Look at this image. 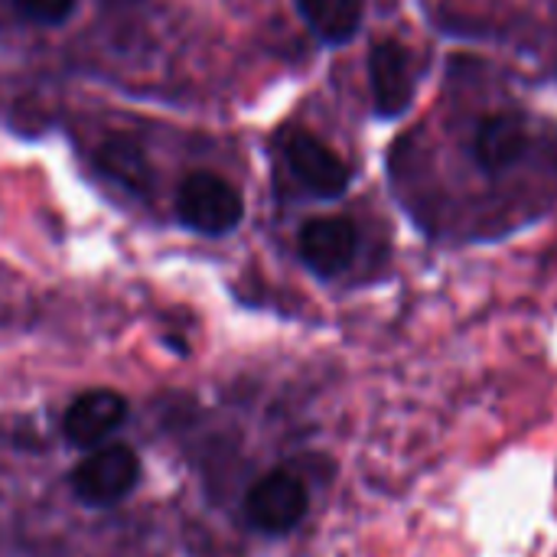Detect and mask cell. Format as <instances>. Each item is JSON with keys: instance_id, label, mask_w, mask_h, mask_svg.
Listing matches in <instances>:
<instances>
[{"instance_id": "6da1fadb", "label": "cell", "mask_w": 557, "mask_h": 557, "mask_svg": "<svg viewBox=\"0 0 557 557\" xmlns=\"http://www.w3.org/2000/svg\"><path fill=\"white\" fill-rule=\"evenodd\" d=\"M176 219L196 235L222 238L242 225L245 199L225 176L212 170H193L176 189Z\"/></svg>"}, {"instance_id": "7a4b0ae2", "label": "cell", "mask_w": 557, "mask_h": 557, "mask_svg": "<svg viewBox=\"0 0 557 557\" xmlns=\"http://www.w3.org/2000/svg\"><path fill=\"white\" fill-rule=\"evenodd\" d=\"M140 480V457L127 444H104L72 470V493L91 509H108L134 493Z\"/></svg>"}, {"instance_id": "3957f363", "label": "cell", "mask_w": 557, "mask_h": 557, "mask_svg": "<svg viewBox=\"0 0 557 557\" xmlns=\"http://www.w3.org/2000/svg\"><path fill=\"white\" fill-rule=\"evenodd\" d=\"M307 509H310V490L290 470L264 473L251 486V493L245 499L248 522L258 532H264V535H287V532H294L307 519Z\"/></svg>"}, {"instance_id": "277c9868", "label": "cell", "mask_w": 557, "mask_h": 557, "mask_svg": "<svg viewBox=\"0 0 557 557\" xmlns=\"http://www.w3.org/2000/svg\"><path fill=\"white\" fill-rule=\"evenodd\" d=\"M284 160L300 186L320 199H339L349 189V166L343 163V157L307 131L287 134Z\"/></svg>"}, {"instance_id": "5b68a950", "label": "cell", "mask_w": 557, "mask_h": 557, "mask_svg": "<svg viewBox=\"0 0 557 557\" xmlns=\"http://www.w3.org/2000/svg\"><path fill=\"white\" fill-rule=\"evenodd\" d=\"M369 85L379 117H398L414 101L411 55L398 39H382L369 52Z\"/></svg>"}, {"instance_id": "8992f818", "label": "cell", "mask_w": 557, "mask_h": 557, "mask_svg": "<svg viewBox=\"0 0 557 557\" xmlns=\"http://www.w3.org/2000/svg\"><path fill=\"white\" fill-rule=\"evenodd\" d=\"M359 248V232L343 215L310 219L300 228V258L317 277H336L343 274Z\"/></svg>"}, {"instance_id": "52a82bcc", "label": "cell", "mask_w": 557, "mask_h": 557, "mask_svg": "<svg viewBox=\"0 0 557 557\" xmlns=\"http://www.w3.org/2000/svg\"><path fill=\"white\" fill-rule=\"evenodd\" d=\"M124 418H127L124 395L111 388H88L69 405L62 431L75 447H101L124 424Z\"/></svg>"}, {"instance_id": "ba28073f", "label": "cell", "mask_w": 557, "mask_h": 557, "mask_svg": "<svg viewBox=\"0 0 557 557\" xmlns=\"http://www.w3.org/2000/svg\"><path fill=\"white\" fill-rule=\"evenodd\" d=\"M529 150L525 124L516 114H493L476 127L473 137V157L486 173H503L516 166Z\"/></svg>"}, {"instance_id": "9c48e42d", "label": "cell", "mask_w": 557, "mask_h": 557, "mask_svg": "<svg viewBox=\"0 0 557 557\" xmlns=\"http://www.w3.org/2000/svg\"><path fill=\"white\" fill-rule=\"evenodd\" d=\"M297 10L310 33L330 46L349 42L366 16V0H297Z\"/></svg>"}, {"instance_id": "30bf717a", "label": "cell", "mask_w": 557, "mask_h": 557, "mask_svg": "<svg viewBox=\"0 0 557 557\" xmlns=\"http://www.w3.org/2000/svg\"><path fill=\"white\" fill-rule=\"evenodd\" d=\"M98 166H101L114 183L127 186L131 193H147V186H150V166H147L140 147L131 144V140L114 137V140L101 144V147H98Z\"/></svg>"}, {"instance_id": "8fae6325", "label": "cell", "mask_w": 557, "mask_h": 557, "mask_svg": "<svg viewBox=\"0 0 557 557\" xmlns=\"http://www.w3.org/2000/svg\"><path fill=\"white\" fill-rule=\"evenodd\" d=\"M10 3L23 20L42 23V26H59L75 10V0H10Z\"/></svg>"}]
</instances>
